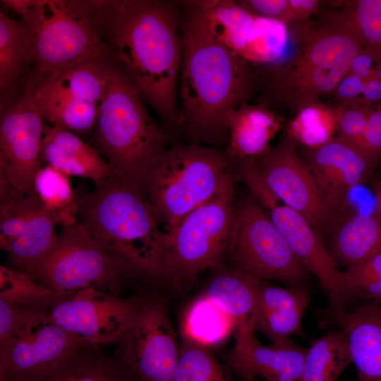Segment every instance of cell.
Instances as JSON below:
<instances>
[{"mask_svg":"<svg viewBox=\"0 0 381 381\" xmlns=\"http://www.w3.org/2000/svg\"><path fill=\"white\" fill-rule=\"evenodd\" d=\"M109 56L126 73L169 133L181 127L176 87L182 60L177 2L86 1Z\"/></svg>","mask_w":381,"mask_h":381,"instance_id":"6da1fadb","label":"cell"},{"mask_svg":"<svg viewBox=\"0 0 381 381\" xmlns=\"http://www.w3.org/2000/svg\"><path fill=\"white\" fill-rule=\"evenodd\" d=\"M181 23L180 116L192 143H228V120L260 82L253 64L222 44L185 6Z\"/></svg>","mask_w":381,"mask_h":381,"instance_id":"7a4b0ae2","label":"cell"},{"mask_svg":"<svg viewBox=\"0 0 381 381\" xmlns=\"http://www.w3.org/2000/svg\"><path fill=\"white\" fill-rule=\"evenodd\" d=\"M75 194L78 220L92 239L145 277L164 279L167 231L144 193L111 176Z\"/></svg>","mask_w":381,"mask_h":381,"instance_id":"3957f363","label":"cell"},{"mask_svg":"<svg viewBox=\"0 0 381 381\" xmlns=\"http://www.w3.org/2000/svg\"><path fill=\"white\" fill-rule=\"evenodd\" d=\"M304 25L291 59L270 68L265 80L266 101L296 111L333 95L363 48L336 9Z\"/></svg>","mask_w":381,"mask_h":381,"instance_id":"277c9868","label":"cell"},{"mask_svg":"<svg viewBox=\"0 0 381 381\" xmlns=\"http://www.w3.org/2000/svg\"><path fill=\"white\" fill-rule=\"evenodd\" d=\"M124 70L111 59L99 109L95 147L112 176L144 193L145 178L170 145V133L149 114Z\"/></svg>","mask_w":381,"mask_h":381,"instance_id":"5b68a950","label":"cell"},{"mask_svg":"<svg viewBox=\"0 0 381 381\" xmlns=\"http://www.w3.org/2000/svg\"><path fill=\"white\" fill-rule=\"evenodd\" d=\"M225 150L191 143L170 145L147 174L144 193L166 231L215 195L233 175Z\"/></svg>","mask_w":381,"mask_h":381,"instance_id":"8992f818","label":"cell"},{"mask_svg":"<svg viewBox=\"0 0 381 381\" xmlns=\"http://www.w3.org/2000/svg\"><path fill=\"white\" fill-rule=\"evenodd\" d=\"M33 40L34 59L25 93L80 60L107 52L86 1L7 0Z\"/></svg>","mask_w":381,"mask_h":381,"instance_id":"52a82bcc","label":"cell"},{"mask_svg":"<svg viewBox=\"0 0 381 381\" xmlns=\"http://www.w3.org/2000/svg\"><path fill=\"white\" fill-rule=\"evenodd\" d=\"M61 227L56 245L35 277L55 300L85 289L121 296L136 278L145 277L92 239L78 219Z\"/></svg>","mask_w":381,"mask_h":381,"instance_id":"ba28073f","label":"cell"},{"mask_svg":"<svg viewBox=\"0 0 381 381\" xmlns=\"http://www.w3.org/2000/svg\"><path fill=\"white\" fill-rule=\"evenodd\" d=\"M234 177L167 231L164 279L177 287L223 263L235 214Z\"/></svg>","mask_w":381,"mask_h":381,"instance_id":"9c48e42d","label":"cell"},{"mask_svg":"<svg viewBox=\"0 0 381 381\" xmlns=\"http://www.w3.org/2000/svg\"><path fill=\"white\" fill-rule=\"evenodd\" d=\"M226 256L231 269L289 286L305 288L311 274L253 196L235 200Z\"/></svg>","mask_w":381,"mask_h":381,"instance_id":"30bf717a","label":"cell"},{"mask_svg":"<svg viewBox=\"0 0 381 381\" xmlns=\"http://www.w3.org/2000/svg\"><path fill=\"white\" fill-rule=\"evenodd\" d=\"M212 37L252 64H273L284 55L289 40L288 25L248 11L238 1H182Z\"/></svg>","mask_w":381,"mask_h":381,"instance_id":"8fae6325","label":"cell"},{"mask_svg":"<svg viewBox=\"0 0 381 381\" xmlns=\"http://www.w3.org/2000/svg\"><path fill=\"white\" fill-rule=\"evenodd\" d=\"M57 217L36 195L19 193L0 182V247L10 267L35 279L56 245Z\"/></svg>","mask_w":381,"mask_h":381,"instance_id":"7c38bea8","label":"cell"},{"mask_svg":"<svg viewBox=\"0 0 381 381\" xmlns=\"http://www.w3.org/2000/svg\"><path fill=\"white\" fill-rule=\"evenodd\" d=\"M118 357L141 381H173L180 348L167 306L159 298H138L118 342Z\"/></svg>","mask_w":381,"mask_h":381,"instance_id":"4fadbf2b","label":"cell"},{"mask_svg":"<svg viewBox=\"0 0 381 381\" xmlns=\"http://www.w3.org/2000/svg\"><path fill=\"white\" fill-rule=\"evenodd\" d=\"M0 182L35 195L34 181L42 167L45 121L28 95L1 105Z\"/></svg>","mask_w":381,"mask_h":381,"instance_id":"5bb4252c","label":"cell"},{"mask_svg":"<svg viewBox=\"0 0 381 381\" xmlns=\"http://www.w3.org/2000/svg\"><path fill=\"white\" fill-rule=\"evenodd\" d=\"M138 301V298L85 289L54 300L44 314L67 332L99 346L119 341Z\"/></svg>","mask_w":381,"mask_h":381,"instance_id":"9a60e30c","label":"cell"},{"mask_svg":"<svg viewBox=\"0 0 381 381\" xmlns=\"http://www.w3.org/2000/svg\"><path fill=\"white\" fill-rule=\"evenodd\" d=\"M87 343L34 310L21 328L0 342V381H16L42 371Z\"/></svg>","mask_w":381,"mask_h":381,"instance_id":"2e32d148","label":"cell"},{"mask_svg":"<svg viewBox=\"0 0 381 381\" xmlns=\"http://www.w3.org/2000/svg\"><path fill=\"white\" fill-rule=\"evenodd\" d=\"M253 160L272 193L322 237L329 219L313 176L294 140L285 133L276 146Z\"/></svg>","mask_w":381,"mask_h":381,"instance_id":"e0dca14e","label":"cell"},{"mask_svg":"<svg viewBox=\"0 0 381 381\" xmlns=\"http://www.w3.org/2000/svg\"><path fill=\"white\" fill-rule=\"evenodd\" d=\"M301 157L313 176L329 222L346 207L349 192L367 181L377 165L363 149L337 138L318 147H305Z\"/></svg>","mask_w":381,"mask_h":381,"instance_id":"ac0fdd59","label":"cell"},{"mask_svg":"<svg viewBox=\"0 0 381 381\" xmlns=\"http://www.w3.org/2000/svg\"><path fill=\"white\" fill-rule=\"evenodd\" d=\"M280 201L264 209L297 258L319 280L325 291L331 315L345 310L348 303L339 270L322 237L298 212Z\"/></svg>","mask_w":381,"mask_h":381,"instance_id":"d6986e66","label":"cell"},{"mask_svg":"<svg viewBox=\"0 0 381 381\" xmlns=\"http://www.w3.org/2000/svg\"><path fill=\"white\" fill-rule=\"evenodd\" d=\"M229 365L243 381H302L307 349L289 339L265 346L254 332L234 331Z\"/></svg>","mask_w":381,"mask_h":381,"instance_id":"ffe728a7","label":"cell"},{"mask_svg":"<svg viewBox=\"0 0 381 381\" xmlns=\"http://www.w3.org/2000/svg\"><path fill=\"white\" fill-rule=\"evenodd\" d=\"M344 208L323 232L328 236L325 246L337 268H347L381 253V217L375 212L358 214Z\"/></svg>","mask_w":381,"mask_h":381,"instance_id":"44dd1931","label":"cell"},{"mask_svg":"<svg viewBox=\"0 0 381 381\" xmlns=\"http://www.w3.org/2000/svg\"><path fill=\"white\" fill-rule=\"evenodd\" d=\"M331 315L346 337L358 381H381V308L372 303Z\"/></svg>","mask_w":381,"mask_h":381,"instance_id":"7402d4cb","label":"cell"},{"mask_svg":"<svg viewBox=\"0 0 381 381\" xmlns=\"http://www.w3.org/2000/svg\"><path fill=\"white\" fill-rule=\"evenodd\" d=\"M43 162L67 176H77L99 183L112 176V170L95 147L76 134L45 122L41 145Z\"/></svg>","mask_w":381,"mask_h":381,"instance_id":"603a6c76","label":"cell"},{"mask_svg":"<svg viewBox=\"0 0 381 381\" xmlns=\"http://www.w3.org/2000/svg\"><path fill=\"white\" fill-rule=\"evenodd\" d=\"M309 301L306 288H282L260 280L255 331L266 335L272 342L302 334L301 321Z\"/></svg>","mask_w":381,"mask_h":381,"instance_id":"cb8c5ba5","label":"cell"},{"mask_svg":"<svg viewBox=\"0 0 381 381\" xmlns=\"http://www.w3.org/2000/svg\"><path fill=\"white\" fill-rule=\"evenodd\" d=\"M34 59L31 34L23 22L0 13L1 105L23 96Z\"/></svg>","mask_w":381,"mask_h":381,"instance_id":"d4e9b609","label":"cell"},{"mask_svg":"<svg viewBox=\"0 0 381 381\" xmlns=\"http://www.w3.org/2000/svg\"><path fill=\"white\" fill-rule=\"evenodd\" d=\"M282 115L263 104H243L228 120L229 140L225 152L232 162L254 159L267 152L280 130Z\"/></svg>","mask_w":381,"mask_h":381,"instance_id":"484cf974","label":"cell"},{"mask_svg":"<svg viewBox=\"0 0 381 381\" xmlns=\"http://www.w3.org/2000/svg\"><path fill=\"white\" fill-rule=\"evenodd\" d=\"M16 381H141L117 356L87 343L55 365Z\"/></svg>","mask_w":381,"mask_h":381,"instance_id":"4316f807","label":"cell"},{"mask_svg":"<svg viewBox=\"0 0 381 381\" xmlns=\"http://www.w3.org/2000/svg\"><path fill=\"white\" fill-rule=\"evenodd\" d=\"M212 269L204 294L234 322V331L255 332L259 284L261 279L223 265Z\"/></svg>","mask_w":381,"mask_h":381,"instance_id":"83f0119b","label":"cell"},{"mask_svg":"<svg viewBox=\"0 0 381 381\" xmlns=\"http://www.w3.org/2000/svg\"><path fill=\"white\" fill-rule=\"evenodd\" d=\"M110 61L107 52L80 60L50 75L34 88L42 87L61 92L99 108L105 94Z\"/></svg>","mask_w":381,"mask_h":381,"instance_id":"f1b7e54d","label":"cell"},{"mask_svg":"<svg viewBox=\"0 0 381 381\" xmlns=\"http://www.w3.org/2000/svg\"><path fill=\"white\" fill-rule=\"evenodd\" d=\"M42 119L71 132H87L96 124L99 108L86 101L37 87L28 94Z\"/></svg>","mask_w":381,"mask_h":381,"instance_id":"f546056e","label":"cell"},{"mask_svg":"<svg viewBox=\"0 0 381 381\" xmlns=\"http://www.w3.org/2000/svg\"><path fill=\"white\" fill-rule=\"evenodd\" d=\"M351 363L344 333L341 329L331 331L307 349L302 381H337Z\"/></svg>","mask_w":381,"mask_h":381,"instance_id":"4dcf8cb0","label":"cell"},{"mask_svg":"<svg viewBox=\"0 0 381 381\" xmlns=\"http://www.w3.org/2000/svg\"><path fill=\"white\" fill-rule=\"evenodd\" d=\"M234 329L232 319L205 294L190 304L182 322V337L206 347L222 343Z\"/></svg>","mask_w":381,"mask_h":381,"instance_id":"1f68e13d","label":"cell"},{"mask_svg":"<svg viewBox=\"0 0 381 381\" xmlns=\"http://www.w3.org/2000/svg\"><path fill=\"white\" fill-rule=\"evenodd\" d=\"M338 116L339 106L314 102L296 111L286 133L306 148L318 147L336 138Z\"/></svg>","mask_w":381,"mask_h":381,"instance_id":"d6a6232c","label":"cell"},{"mask_svg":"<svg viewBox=\"0 0 381 381\" xmlns=\"http://www.w3.org/2000/svg\"><path fill=\"white\" fill-rule=\"evenodd\" d=\"M35 195L58 218L60 226L78 219L76 194L68 176L47 164L42 167L34 181Z\"/></svg>","mask_w":381,"mask_h":381,"instance_id":"836d02e7","label":"cell"},{"mask_svg":"<svg viewBox=\"0 0 381 381\" xmlns=\"http://www.w3.org/2000/svg\"><path fill=\"white\" fill-rule=\"evenodd\" d=\"M0 299L44 313L55 297L52 291L26 274L9 266H0Z\"/></svg>","mask_w":381,"mask_h":381,"instance_id":"e575fe53","label":"cell"},{"mask_svg":"<svg viewBox=\"0 0 381 381\" xmlns=\"http://www.w3.org/2000/svg\"><path fill=\"white\" fill-rule=\"evenodd\" d=\"M173 381H231L207 347L182 337Z\"/></svg>","mask_w":381,"mask_h":381,"instance_id":"d590c367","label":"cell"},{"mask_svg":"<svg viewBox=\"0 0 381 381\" xmlns=\"http://www.w3.org/2000/svg\"><path fill=\"white\" fill-rule=\"evenodd\" d=\"M344 17L367 47L381 56V0L338 1Z\"/></svg>","mask_w":381,"mask_h":381,"instance_id":"8d00e7d4","label":"cell"},{"mask_svg":"<svg viewBox=\"0 0 381 381\" xmlns=\"http://www.w3.org/2000/svg\"><path fill=\"white\" fill-rule=\"evenodd\" d=\"M373 104L359 101L351 104L338 105L339 116L336 138L361 148Z\"/></svg>","mask_w":381,"mask_h":381,"instance_id":"74e56055","label":"cell"},{"mask_svg":"<svg viewBox=\"0 0 381 381\" xmlns=\"http://www.w3.org/2000/svg\"><path fill=\"white\" fill-rule=\"evenodd\" d=\"M381 276V253L341 271V280L348 302L367 284Z\"/></svg>","mask_w":381,"mask_h":381,"instance_id":"f35d334b","label":"cell"},{"mask_svg":"<svg viewBox=\"0 0 381 381\" xmlns=\"http://www.w3.org/2000/svg\"><path fill=\"white\" fill-rule=\"evenodd\" d=\"M34 309L0 299V342L13 335L30 317Z\"/></svg>","mask_w":381,"mask_h":381,"instance_id":"ab89813d","label":"cell"},{"mask_svg":"<svg viewBox=\"0 0 381 381\" xmlns=\"http://www.w3.org/2000/svg\"><path fill=\"white\" fill-rule=\"evenodd\" d=\"M361 148L377 164L381 160V102L372 105Z\"/></svg>","mask_w":381,"mask_h":381,"instance_id":"60d3db41","label":"cell"},{"mask_svg":"<svg viewBox=\"0 0 381 381\" xmlns=\"http://www.w3.org/2000/svg\"><path fill=\"white\" fill-rule=\"evenodd\" d=\"M238 2L254 14L279 20L289 25V0H244Z\"/></svg>","mask_w":381,"mask_h":381,"instance_id":"b9f144b4","label":"cell"},{"mask_svg":"<svg viewBox=\"0 0 381 381\" xmlns=\"http://www.w3.org/2000/svg\"><path fill=\"white\" fill-rule=\"evenodd\" d=\"M381 72V56L372 49L363 47L353 61L349 73L360 76L364 81L375 78Z\"/></svg>","mask_w":381,"mask_h":381,"instance_id":"7bdbcfd3","label":"cell"},{"mask_svg":"<svg viewBox=\"0 0 381 381\" xmlns=\"http://www.w3.org/2000/svg\"><path fill=\"white\" fill-rule=\"evenodd\" d=\"M365 81L358 75L349 73L337 85L334 95L339 105L361 101Z\"/></svg>","mask_w":381,"mask_h":381,"instance_id":"ee69618b","label":"cell"},{"mask_svg":"<svg viewBox=\"0 0 381 381\" xmlns=\"http://www.w3.org/2000/svg\"><path fill=\"white\" fill-rule=\"evenodd\" d=\"M321 2L319 0H289V24L308 20L313 14L318 13Z\"/></svg>","mask_w":381,"mask_h":381,"instance_id":"f6af8a7d","label":"cell"},{"mask_svg":"<svg viewBox=\"0 0 381 381\" xmlns=\"http://www.w3.org/2000/svg\"><path fill=\"white\" fill-rule=\"evenodd\" d=\"M361 101L370 104L381 102V79L372 78L365 81Z\"/></svg>","mask_w":381,"mask_h":381,"instance_id":"bcb514c9","label":"cell"},{"mask_svg":"<svg viewBox=\"0 0 381 381\" xmlns=\"http://www.w3.org/2000/svg\"><path fill=\"white\" fill-rule=\"evenodd\" d=\"M354 298L381 301V276L360 289Z\"/></svg>","mask_w":381,"mask_h":381,"instance_id":"7dc6e473","label":"cell"},{"mask_svg":"<svg viewBox=\"0 0 381 381\" xmlns=\"http://www.w3.org/2000/svg\"><path fill=\"white\" fill-rule=\"evenodd\" d=\"M373 191L376 200L375 212L381 217V181L375 180L373 181Z\"/></svg>","mask_w":381,"mask_h":381,"instance_id":"c3c4849f","label":"cell"}]
</instances>
